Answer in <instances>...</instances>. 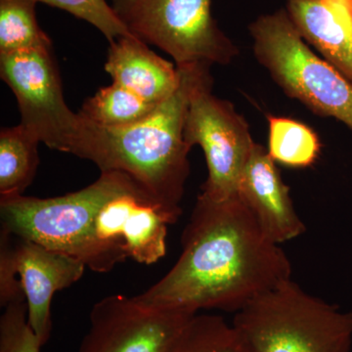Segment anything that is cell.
Returning <instances> with one entry per match:
<instances>
[{
  "label": "cell",
  "instance_id": "obj_19",
  "mask_svg": "<svg viewBox=\"0 0 352 352\" xmlns=\"http://www.w3.org/2000/svg\"><path fill=\"white\" fill-rule=\"evenodd\" d=\"M66 11L100 31L109 43L131 34L106 0H36Z\"/></svg>",
  "mask_w": 352,
  "mask_h": 352
},
{
  "label": "cell",
  "instance_id": "obj_9",
  "mask_svg": "<svg viewBox=\"0 0 352 352\" xmlns=\"http://www.w3.org/2000/svg\"><path fill=\"white\" fill-rule=\"evenodd\" d=\"M196 314L147 307L134 296H105L90 311L78 352H166Z\"/></svg>",
  "mask_w": 352,
  "mask_h": 352
},
{
  "label": "cell",
  "instance_id": "obj_11",
  "mask_svg": "<svg viewBox=\"0 0 352 352\" xmlns=\"http://www.w3.org/2000/svg\"><path fill=\"white\" fill-rule=\"evenodd\" d=\"M237 195L272 242L283 244L305 232L307 226L296 212L276 163L258 143L241 175Z\"/></svg>",
  "mask_w": 352,
  "mask_h": 352
},
{
  "label": "cell",
  "instance_id": "obj_2",
  "mask_svg": "<svg viewBox=\"0 0 352 352\" xmlns=\"http://www.w3.org/2000/svg\"><path fill=\"white\" fill-rule=\"evenodd\" d=\"M176 67L180 73L177 89L142 122L110 129L80 116L82 131L72 155L92 162L101 173H124L153 201L180 217L191 150L185 142V120L196 88L212 78V65Z\"/></svg>",
  "mask_w": 352,
  "mask_h": 352
},
{
  "label": "cell",
  "instance_id": "obj_18",
  "mask_svg": "<svg viewBox=\"0 0 352 352\" xmlns=\"http://www.w3.org/2000/svg\"><path fill=\"white\" fill-rule=\"evenodd\" d=\"M36 0H0V55L52 47L39 27Z\"/></svg>",
  "mask_w": 352,
  "mask_h": 352
},
{
  "label": "cell",
  "instance_id": "obj_5",
  "mask_svg": "<svg viewBox=\"0 0 352 352\" xmlns=\"http://www.w3.org/2000/svg\"><path fill=\"white\" fill-rule=\"evenodd\" d=\"M135 186L124 173L105 171L92 184L66 195L0 198V229L82 261L99 210Z\"/></svg>",
  "mask_w": 352,
  "mask_h": 352
},
{
  "label": "cell",
  "instance_id": "obj_7",
  "mask_svg": "<svg viewBox=\"0 0 352 352\" xmlns=\"http://www.w3.org/2000/svg\"><path fill=\"white\" fill-rule=\"evenodd\" d=\"M52 47L0 55V76L17 99L21 122L48 148L72 154L82 131L65 102Z\"/></svg>",
  "mask_w": 352,
  "mask_h": 352
},
{
  "label": "cell",
  "instance_id": "obj_12",
  "mask_svg": "<svg viewBox=\"0 0 352 352\" xmlns=\"http://www.w3.org/2000/svg\"><path fill=\"white\" fill-rule=\"evenodd\" d=\"M305 43L352 83V0H287Z\"/></svg>",
  "mask_w": 352,
  "mask_h": 352
},
{
  "label": "cell",
  "instance_id": "obj_6",
  "mask_svg": "<svg viewBox=\"0 0 352 352\" xmlns=\"http://www.w3.org/2000/svg\"><path fill=\"white\" fill-rule=\"evenodd\" d=\"M111 6L132 36L161 48L176 66L227 65L239 54L212 16V0H111Z\"/></svg>",
  "mask_w": 352,
  "mask_h": 352
},
{
  "label": "cell",
  "instance_id": "obj_8",
  "mask_svg": "<svg viewBox=\"0 0 352 352\" xmlns=\"http://www.w3.org/2000/svg\"><path fill=\"white\" fill-rule=\"evenodd\" d=\"M212 76L192 95L184 139L190 149L199 145L205 154L208 178L201 194L224 201L237 195L241 175L256 142L247 120L231 102L212 94Z\"/></svg>",
  "mask_w": 352,
  "mask_h": 352
},
{
  "label": "cell",
  "instance_id": "obj_1",
  "mask_svg": "<svg viewBox=\"0 0 352 352\" xmlns=\"http://www.w3.org/2000/svg\"><path fill=\"white\" fill-rule=\"evenodd\" d=\"M182 252L157 283L134 296L147 307L239 311L291 279L292 264L264 234L238 195L214 201L200 194L182 237Z\"/></svg>",
  "mask_w": 352,
  "mask_h": 352
},
{
  "label": "cell",
  "instance_id": "obj_14",
  "mask_svg": "<svg viewBox=\"0 0 352 352\" xmlns=\"http://www.w3.org/2000/svg\"><path fill=\"white\" fill-rule=\"evenodd\" d=\"M41 141L22 124L0 131V198L20 196L32 184L39 164Z\"/></svg>",
  "mask_w": 352,
  "mask_h": 352
},
{
  "label": "cell",
  "instance_id": "obj_20",
  "mask_svg": "<svg viewBox=\"0 0 352 352\" xmlns=\"http://www.w3.org/2000/svg\"><path fill=\"white\" fill-rule=\"evenodd\" d=\"M3 308L0 317V352H41L43 344L28 322L25 298Z\"/></svg>",
  "mask_w": 352,
  "mask_h": 352
},
{
  "label": "cell",
  "instance_id": "obj_3",
  "mask_svg": "<svg viewBox=\"0 0 352 352\" xmlns=\"http://www.w3.org/2000/svg\"><path fill=\"white\" fill-rule=\"evenodd\" d=\"M232 324L254 352H351L352 312L292 278L236 312Z\"/></svg>",
  "mask_w": 352,
  "mask_h": 352
},
{
  "label": "cell",
  "instance_id": "obj_13",
  "mask_svg": "<svg viewBox=\"0 0 352 352\" xmlns=\"http://www.w3.org/2000/svg\"><path fill=\"white\" fill-rule=\"evenodd\" d=\"M105 71L113 82L154 104L168 100L180 82L177 67L132 34L110 43Z\"/></svg>",
  "mask_w": 352,
  "mask_h": 352
},
{
  "label": "cell",
  "instance_id": "obj_4",
  "mask_svg": "<svg viewBox=\"0 0 352 352\" xmlns=\"http://www.w3.org/2000/svg\"><path fill=\"white\" fill-rule=\"evenodd\" d=\"M249 32L254 57L287 96L352 132V83L310 50L286 9L259 16Z\"/></svg>",
  "mask_w": 352,
  "mask_h": 352
},
{
  "label": "cell",
  "instance_id": "obj_16",
  "mask_svg": "<svg viewBox=\"0 0 352 352\" xmlns=\"http://www.w3.org/2000/svg\"><path fill=\"white\" fill-rule=\"evenodd\" d=\"M267 152L275 163L293 168H309L318 160L320 139L298 120L270 115Z\"/></svg>",
  "mask_w": 352,
  "mask_h": 352
},
{
  "label": "cell",
  "instance_id": "obj_17",
  "mask_svg": "<svg viewBox=\"0 0 352 352\" xmlns=\"http://www.w3.org/2000/svg\"><path fill=\"white\" fill-rule=\"evenodd\" d=\"M166 352H254L239 331L219 315L199 314Z\"/></svg>",
  "mask_w": 352,
  "mask_h": 352
},
{
  "label": "cell",
  "instance_id": "obj_10",
  "mask_svg": "<svg viewBox=\"0 0 352 352\" xmlns=\"http://www.w3.org/2000/svg\"><path fill=\"white\" fill-rule=\"evenodd\" d=\"M14 268L24 292L28 322L45 346L52 332L51 303L57 292L69 288L82 277L87 266L63 252L53 251L0 229Z\"/></svg>",
  "mask_w": 352,
  "mask_h": 352
},
{
  "label": "cell",
  "instance_id": "obj_15",
  "mask_svg": "<svg viewBox=\"0 0 352 352\" xmlns=\"http://www.w3.org/2000/svg\"><path fill=\"white\" fill-rule=\"evenodd\" d=\"M159 105L161 104L150 103L127 88L113 82L83 102L78 113L95 126L119 129L147 119Z\"/></svg>",
  "mask_w": 352,
  "mask_h": 352
}]
</instances>
